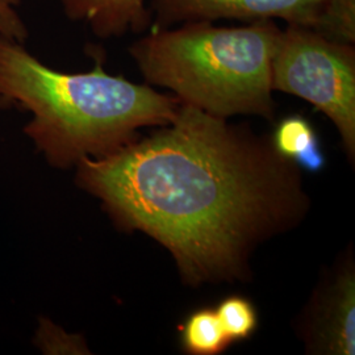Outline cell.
Instances as JSON below:
<instances>
[{
    "instance_id": "obj_6",
    "label": "cell",
    "mask_w": 355,
    "mask_h": 355,
    "mask_svg": "<svg viewBox=\"0 0 355 355\" xmlns=\"http://www.w3.org/2000/svg\"><path fill=\"white\" fill-rule=\"evenodd\" d=\"M305 341L318 354L354 355L355 275L350 259L318 291L305 324Z\"/></svg>"
},
{
    "instance_id": "obj_3",
    "label": "cell",
    "mask_w": 355,
    "mask_h": 355,
    "mask_svg": "<svg viewBox=\"0 0 355 355\" xmlns=\"http://www.w3.org/2000/svg\"><path fill=\"white\" fill-rule=\"evenodd\" d=\"M280 32L274 20L243 26L184 23L152 29L129 53L149 85L171 89L183 104L220 119L272 120L271 64Z\"/></svg>"
},
{
    "instance_id": "obj_1",
    "label": "cell",
    "mask_w": 355,
    "mask_h": 355,
    "mask_svg": "<svg viewBox=\"0 0 355 355\" xmlns=\"http://www.w3.org/2000/svg\"><path fill=\"white\" fill-rule=\"evenodd\" d=\"M78 164L116 223L164 245L192 286L243 278L255 246L308 208L297 166L271 142L183 103L150 137Z\"/></svg>"
},
{
    "instance_id": "obj_9",
    "label": "cell",
    "mask_w": 355,
    "mask_h": 355,
    "mask_svg": "<svg viewBox=\"0 0 355 355\" xmlns=\"http://www.w3.org/2000/svg\"><path fill=\"white\" fill-rule=\"evenodd\" d=\"M180 340L184 352L193 355L220 354L232 343L212 308L191 313L182 327Z\"/></svg>"
},
{
    "instance_id": "obj_2",
    "label": "cell",
    "mask_w": 355,
    "mask_h": 355,
    "mask_svg": "<svg viewBox=\"0 0 355 355\" xmlns=\"http://www.w3.org/2000/svg\"><path fill=\"white\" fill-rule=\"evenodd\" d=\"M95 60L89 73H60L0 36V103L33 114L26 132L53 165L105 157L135 141L137 129L164 127L177 116L178 98L110 76Z\"/></svg>"
},
{
    "instance_id": "obj_12",
    "label": "cell",
    "mask_w": 355,
    "mask_h": 355,
    "mask_svg": "<svg viewBox=\"0 0 355 355\" xmlns=\"http://www.w3.org/2000/svg\"><path fill=\"white\" fill-rule=\"evenodd\" d=\"M21 0H0V36L23 44L28 37L26 24L16 12Z\"/></svg>"
},
{
    "instance_id": "obj_10",
    "label": "cell",
    "mask_w": 355,
    "mask_h": 355,
    "mask_svg": "<svg viewBox=\"0 0 355 355\" xmlns=\"http://www.w3.org/2000/svg\"><path fill=\"white\" fill-rule=\"evenodd\" d=\"M322 37L354 45L355 0H327L313 28Z\"/></svg>"
},
{
    "instance_id": "obj_5",
    "label": "cell",
    "mask_w": 355,
    "mask_h": 355,
    "mask_svg": "<svg viewBox=\"0 0 355 355\" xmlns=\"http://www.w3.org/2000/svg\"><path fill=\"white\" fill-rule=\"evenodd\" d=\"M327 0H152V28L234 19L242 21L284 20L288 26L313 28Z\"/></svg>"
},
{
    "instance_id": "obj_4",
    "label": "cell",
    "mask_w": 355,
    "mask_h": 355,
    "mask_svg": "<svg viewBox=\"0 0 355 355\" xmlns=\"http://www.w3.org/2000/svg\"><path fill=\"white\" fill-rule=\"evenodd\" d=\"M271 86L327 114L354 159V45L322 37L311 28L288 26L280 32L272 58Z\"/></svg>"
},
{
    "instance_id": "obj_11",
    "label": "cell",
    "mask_w": 355,
    "mask_h": 355,
    "mask_svg": "<svg viewBox=\"0 0 355 355\" xmlns=\"http://www.w3.org/2000/svg\"><path fill=\"white\" fill-rule=\"evenodd\" d=\"M216 313L232 343L248 340L258 327L257 309L243 296H228L217 305Z\"/></svg>"
},
{
    "instance_id": "obj_8",
    "label": "cell",
    "mask_w": 355,
    "mask_h": 355,
    "mask_svg": "<svg viewBox=\"0 0 355 355\" xmlns=\"http://www.w3.org/2000/svg\"><path fill=\"white\" fill-rule=\"evenodd\" d=\"M271 144L282 157L306 171L318 173L327 162L315 129L299 114L280 121Z\"/></svg>"
},
{
    "instance_id": "obj_7",
    "label": "cell",
    "mask_w": 355,
    "mask_h": 355,
    "mask_svg": "<svg viewBox=\"0 0 355 355\" xmlns=\"http://www.w3.org/2000/svg\"><path fill=\"white\" fill-rule=\"evenodd\" d=\"M146 0H62L66 16L89 24L95 36L120 37L142 33L152 26Z\"/></svg>"
}]
</instances>
